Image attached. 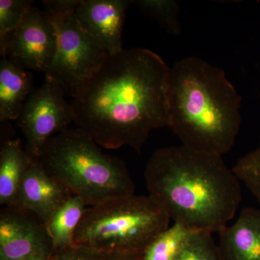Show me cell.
Returning <instances> with one entry per match:
<instances>
[{
	"mask_svg": "<svg viewBox=\"0 0 260 260\" xmlns=\"http://www.w3.org/2000/svg\"><path fill=\"white\" fill-rule=\"evenodd\" d=\"M88 207L78 197H71L51 215L46 227L54 251L74 245L77 229Z\"/></svg>",
	"mask_w": 260,
	"mask_h": 260,
	"instance_id": "9a60e30c",
	"label": "cell"
},
{
	"mask_svg": "<svg viewBox=\"0 0 260 260\" xmlns=\"http://www.w3.org/2000/svg\"><path fill=\"white\" fill-rule=\"evenodd\" d=\"M232 170L260 203V140L259 145L239 159Z\"/></svg>",
	"mask_w": 260,
	"mask_h": 260,
	"instance_id": "d6986e66",
	"label": "cell"
},
{
	"mask_svg": "<svg viewBox=\"0 0 260 260\" xmlns=\"http://www.w3.org/2000/svg\"><path fill=\"white\" fill-rule=\"evenodd\" d=\"M169 72L149 49L111 54L70 90L75 124L99 146L140 153L152 130L169 126Z\"/></svg>",
	"mask_w": 260,
	"mask_h": 260,
	"instance_id": "6da1fadb",
	"label": "cell"
},
{
	"mask_svg": "<svg viewBox=\"0 0 260 260\" xmlns=\"http://www.w3.org/2000/svg\"><path fill=\"white\" fill-rule=\"evenodd\" d=\"M135 4L140 10L155 20H158L164 29L173 35L181 32L179 23L180 5L173 0H138Z\"/></svg>",
	"mask_w": 260,
	"mask_h": 260,
	"instance_id": "e0dca14e",
	"label": "cell"
},
{
	"mask_svg": "<svg viewBox=\"0 0 260 260\" xmlns=\"http://www.w3.org/2000/svg\"><path fill=\"white\" fill-rule=\"evenodd\" d=\"M67 92L45 75L42 86L34 88L24 103L17 120L26 140L25 150L32 158H39L47 142L74 122L71 104L65 99Z\"/></svg>",
	"mask_w": 260,
	"mask_h": 260,
	"instance_id": "52a82bcc",
	"label": "cell"
},
{
	"mask_svg": "<svg viewBox=\"0 0 260 260\" xmlns=\"http://www.w3.org/2000/svg\"><path fill=\"white\" fill-rule=\"evenodd\" d=\"M129 0H80L75 16L81 28L109 55L123 50V26Z\"/></svg>",
	"mask_w": 260,
	"mask_h": 260,
	"instance_id": "30bf717a",
	"label": "cell"
},
{
	"mask_svg": "<svg viewBox=\"0 0 260 260\" xmlns=\"http://www.w3.org/2000/svg\"><path fill=\"white\" fill-rule=\"evenodd\" d=\"M32 159L20 140L3 142L0 151V204L3 206L16 203L19 187Z\"/></svg>",
	"mask_w": 260,
	"mask_h": 260,
	"instance_id": "5bb4252c",
	"label": "cell"
},
{
	"mask_svg": "<svg viewBox=\"0 0 260 260\" xmlns=\"http://www.w3.org/2000/svg\"><path fill=\"white\" fill-rule=\"evenodd\" d=\"M191 232L174 223L147 246L143 253V260H177Z\"/></svg>",
	"mask_w": 260,
	"mask_h": 260,
	"instance_id": "2e32d148",
	"label": "cell"
},
{
	"mask_svg": "<svg viewBox=\"0 0 260 260\" xmlns=\"http://www.w3.org/2000/svg\"><path fill=\"white\" fill-rule=\"evenodd\" d=\"M171 219L150 196L136 194L106 202L85 210L74 245L104 253H143Z\"/></svg>",
	"mask_w": 260,
	"mask_h": 260,
	"instance_id": "5b68a950",
	"label": "cell"
},
{
	"mask_svg": "<svg viewBox=\"0 0 260 260\" xmlns=\"http://www.w3.org/2000/svg\"><path fill=\"white\" fill-rule=\"evenodd\" d=\"M34 89L31 73L3 58L0 62V120L4 122L18 119L24 103Z\"/></svg>",
	"mask_w": 260,
	"mask_h": 260,
	"instance_id": "4fadbf2b",
	"label": "cell"
},
{
	"mask_svg": "<svg viewBox=\"0 0 260 260\" xmlns=\"http://www.w3.org/2000/svg\"><path fill=\"white\" fill-rule=\"evenodd\" d=\"M53 253H54V251H42V252L32 254V255L21 260H49L51 259Z\"/></svg>",
	"mask_w": 260,
	"mask_h": 260,
	"instance_id": "603a6c76",
	"label": "cell"
},
{
	"mask_svg": "<svg viewBox=\"0 0 260 260\" xmlns=\"http://www.w3.org/2000/svg\"><path fill=\"white\" fill-rule=\"evenodd\" d=\"M169 126L182 145L221 155L235 143L242 98L225 72L195 56L170 68L168 88Z\"/></svg>",
	"mask_w": 260,
	"mask_h": 260,
	"instance_id": "3957f363",
	"label": "cell"
},
{
	"mask_svg": "<svg viewBox=\"0 0 260 260\" xmlns=\"http://www.w3.org/2000/svg\"><path fill=\"white\" fill-rule=\"evenodd\" d=\"M104 260H143V253L121 252L106 254Z\"/></svg>",
	"mask_w": 260,
	"mask_h": 260,
	"instance_id": "7402d4cb",
	"label": "cell"
},
{
	"mask_svg": "<svg viewBox=\"0 0 260 260\" xmlns=\"http://www.w3.org/2000/svg\"><path fill=\"white\" fill-rule=\"evenodd\" d=\"M145 179L149 195L190 232H220L242 202L241 181L221 155L182 145L156 150Z\"/></svg>",
	"mask_w": 260,
	"mask_h": 260,
	"instance_id": "7a4b0ae2",
	"label": "cell"
},
{
	"mask_svg": "<svg viewBox=\"0 0 260 260\" xmlns=\"http://www.w3.org/2000/svg\"><path fill=\"white\" fill-rule=\"evenodd\" d=\"M219 234L224 260H260V209L244 208L235 223Z\"/></svg>",
	"mask_w": 260,
	"mask_h": 260,
	"instance_id": "7c38bea8",
	"label": "cell"
},
{
	"mask_svg": "<svg viewBox=\"0 0 260 260\" xmlns=\"http://www.w3.org/2000/svg\"><path fill=\"white\" fill-rule=\"evenodd\" d=\"M46 251L54 250L45 224L27 210L5 207L0 215V260H21Z\"/></svg>",
	"mask_w": 260,
	"mask_h": 260,
	"instance_id": "9c48e42d",
	"label": "cell"
},
{
	"mask_svg": "<svg viewBox=\"0 0 260 260\" xmlns=\"http://www.w3.org/2000/svg\"><path fill=\"white\" fill-rule=\"evenodd\" d=\"M72 194L50 177L38 159L32 162L24 174L15 206L34 214L44 224Z\"/></svg>",
	"mask_w": 260,
	"mask_h": 260,
	"instance_id": "8fae6325",
	"label": "cell"
},
{
	"mask_svg": "<svg viewBox=\"0 0 260 260\" xmlns=\"http://www.w3.org/2000/svg\"><path fill=\"white\" fill-rule=\"evenodd\" d=\"M32 1L1 0L0 1V41L20 25L32 8Z\"/></svg>",
	"mask_w": 260,
	"mask_h": 260,
	"instance_id": "ffe728a7",
	"label": "cell"
},
{
	"mask_svg": "<svg viewBox=\"0 0 260 260\" xmlns=\"http://www.w3.org/2000/svg\"><path fill=\"white\" fill-rule=\"evenodd\" d=\"M106 254L83 246L73 245L54 251L53 260H104Z\"/></svg>",
	"mask_w": 260,
	"mask_h": 260,
	"instance_id": "44dd1931",
	"label": "cell"
},
{
	"mask_svg": "<svg viewBox=\"0 0 260 260\" xmlns=\"http://www.w3.org/2000/svg\"><path fill=\"white\" fill-rule=\"evenodd\" d=\"M1 55L26 70L47 73L56 51V32L45 12L32 7L20 25L0 41Z\"/></svg>",
	"mask_w": 260,
	"mask_h": 260,
	"instance_id": "ba28073f",
	"label": "cell"
},
{
	"mask_svg": "<svg viewBox=\"0 0 260 260\" xmlns=\"http://www.w3.org/2000/svg\"><path fill=\"white\" fill-rule=\"evenodd\" d=\"M37 159L50 177L87 207L135 194V183L124 162L103 153L80 128L54 135Z\"/></svg>",
	"mask_w": 260,
	"mask_h": 260,
	"instance_id": "277c9868",
	"label": "cell"
},
{
	"mask_svg": "<svg viewBox=\"0 0 260 260\" xmlns=\"http://www.w3.org/2000/svg\"><path fill=\"white\" fill-rule=\"evenodd\" d=\"M212 234L191 232L177 260H224Z\"/></svg>",
	"mask_w": 260,
	"mask_h": 260,
	"instance_id": "ac0fdd59",
	"label": "cell"
},
{
	"mask_svg": "<svg viewBox=\"0 0 260 260\" xmlns=\"http://www.w3.org/2000/svg\"><path fill=\"white\" fill-rule=\"evenodd\" d=\"M52 255H53V254H52ZM49 260H53V259H52V256H51V259H49Z\"/></svg>",
	"mask_w": 260,
	"mask_h": 260,
	"instance_id": "cb8c5ba5",
	"label": "cell"
},
{
	"mask_svg": "<svg viewBox=\"0 0 260 260\" xmlns=\"http://www.w3.org/2000/svg\"><path fill=\"white\" fill-rule=\"evenodd\" d=\"M80 0H47L46 15L56 32V51L45 75L70 91L96 70L109 56L80 26L75 10Z\"/></svg>",
	"mask_w": 260,
	"mask_h": 260,
	"instance_id": "8992f818",
	"label": "cell"
}]
</instances>
